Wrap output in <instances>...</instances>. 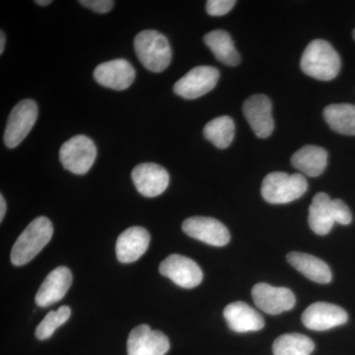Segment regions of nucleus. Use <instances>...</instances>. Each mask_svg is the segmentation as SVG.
Segmentation results:
<instances>
[{
  "instance_id": "f257e3e1",
  "label": "nucleus",
  "mask_w": 355,
  "mask_h": 355,
  "mask_svg": "<svg viewBox=\"0 0 355 355\" xmlns=\"http://www.w3.org/2000/svg\"><path fill=\"white\" fill-rule=\"evenodd\" d=\"M301 69L305 74L321 81L333 80L340 70V58L330 43L314 40L308 44L301 58Z\"/></svg>"
},
{
  "instance_id": "f03ea898",
  "label": "nucleus",
  "mask_w": 355,
  "mask_h": 355,
  "mask_svg": "<svg viewBox=\"0 0 355 355\" xmlns=\"http://www.w3.org/2000/svg\"><path fill=\"white\" fill-rule=\"evenodd\" d=\"M53 224L44 216L37 217L21 233L11 250L10 260L14 266H21L31 261L51 241Z\"/></svg>"
},
{
  "instance_id": "7ed1b4c3",
  "label": "nucleus",
  "mask_w": 355,
  "mask_h": 355,
  "mask_svg": "<svg viewBox=\"0 0 355 355\" xmlns=\"http://www.w3.org/2000/svg\"><path fill=\"white\" fill-rule=\"evenodd\" d=\"M135 50L141 64L149 71H164L172 60L169 41L164 35L154 30H146L137 35Z\"/></svg>"
},
{
  "instance_id": "20e7f679",
  "label": "nucleus",
  "mask_w": 355,
  "mask_h": 355,
  "mask_svg": "<svg viewBox=\"0 0 355 355\" xmlns=\"http://www.w3.org/2000/svg\"><path fill=\"white\" fill-rule=\"evenodd\" d=\"M307 189V180L302 174L273 172L263 179L261 196L266 202L284 205L302 197Z\"/></svg>"
},
{
  "instance_id": "39448f33",
  "label": "nucleus",
  "mask_w": 355,
  "mask_h": 355,
  "mask_svg": "<svg viewBox=\"0 0 355 355\" xmlns=\"http://www.w3.org/2000/svg\"><path fill=\"white\" fill-rule=\"evenodd\" d=\"M97 147L85 135H76L60 147V160L67 171L76 175L86 174L94 164Z\"/></svg>"
},
{
  "instance_id": "423d86ee",
  "label": "nucleus",
  "mask_w": 355,
  "mask_h": 355,
  "mask_svg": "<svg viewBox=\"0 0 355 355\" xmlns=\"http://www.w3.org/2000/svg\"><path fill=\"white\" fill-rule=\"evenodd\" d=\"M38 106L31 99H25L14 107L4 132V144L8 148H15L26 139L38 119Z\"/></svg>"
},
{
  "instance_id": "0eeeda50",
  "label": "nucleus",
  "mask_w": 355,
  "mask_h": 355,
  "mask_svg": "<svg viewBox=\"0 0 355 355\" xmlns=\"http://www.w3.org/2000/svg\"><path fill=\"white\" fill-rule=\"evenodd\" d=\"M219 71L214 67H197L184 74L174 85V92L184 99H198L216 87Z\"/></svg>"
},
{
  "instance_id": "6e6552de",
  "label": "nucleus",
  "mask_w": 355,
  "mask_h": 355,
  "mask_svg": "<svg viewBox=\"0 0 355 355\" xmlns=\"http://www.w3.org/2000/svg\"><path fill=\"white\" fill-rule=\"evenodd\" d=\"M159 272L178 286L186 289L200 286L203 279L202 268L195 261L177 254L167 257L160 263Z\"/></svg>"
},
{
  "instance_id": "1a4fd4ad",
  "label": "nucleus",
  "mask_w": 355,
  "mask_h": 355,
  "mask_svg": "<svg viewBox=\"0 0 355 355\" xmlns=\"http://www.w3.org/2000/svg\"><path fill=\"white\" fill-rule=\"evenodd\" d=\"M182 228L187 235L211 246L223 247L230 241L227 227L212 217H190L183 222Z\"/></svg>"
},
{
  "instance_id": "9d476101",
  "label": "nucleus",
  "mask_w": 355,
  "mask_h": 355,
  "mask_svg": "<svg viewBox=\"0 0 355 355\" xmlns=\"http://www.w3.org/2000/svg\"><path fill=\"white\" fill-rule=\"evenodd\" d=\"M252 297L259 309L270 315L291 310L296 302L295 295L291 289L268 284H256L252 289Z\"/></svg>"
},
{
  "instance_id": "9b49d317",
  "label": "nucleus",
  "mask_w": 355,
  "mask_h": 355,
  "mask_svg": "<svg viewBox=\"0 0 355 355\" xmlns=\"http://www.w3.org/2000/svg\"><path fill=\"white\" fill-rule=\"evenodd\" d=\"M170 349L167 336L148 324L135 327L128 338V355H165Z\"/></svg>"
},
{
  "instance_id": "f8f14e48",
  "label": "nucleus",
  "mask_w": 355,
  "mask_h": 355,
  "mask_svg": "<svg viewBox=\"0 0 355 355\" xmlns=\"http://www.w3.org/2000/svg\"><path fill=\"white\" fill-rule=\"evenodd\" d=\"M132 179L139 193L146 198L162 195L169 186V173L155 163H141L132 170Z\"/></svg>"
},
{
  "instance_id": "ddd939ff",
  "label": "nucleus",
  "mask_w": 355,
  "mask_h": 355,
  "mask_svg": "<svg viewBox=\"0 0 355 355\" xmlns=\"http://www.w3.org/2000/svg\"><path fill=\"white\" fill-rule=\"evenodd\" d=\"M243 112L254 135L260 139L270 137L275 128L272 105L266 95H253L243 105Z\"/></svg>"
},
{
  "instance_id": "4468645a",
  "label": "nucleus",
  "mask_w": 355,
  "mask_h": 355,
  "mask_svg": "<svg viewBox=\"0 0 355 355\" xmlns=\"http://www.w3.org/2000/svg\"><path fill=\"white\" fill-rule=\"evenodd\" d=\"M349 315L340 306L317 302L311 304L302 315V323L313 331H328L347 323Z\"/></svg>"
},
{
  "instance_id": "2eb2a0df",
  "label": "nucleus",
  "mask_w": 355,
  "mask_h": 355,
  "mask_svg": "<svg viewBox=\"0 0 355 355\" xmlns=\"http://www.w3.org/2000/svg\"><path fill=\"white\" fill-rule=\"evenodd\" d=\"M93 74L100 85L116 91L125 90L135 79V70L132 65L121 58L103 62L96 67Z\"/></svg>"
},
{
  "instance_id": "dca6fc26",
  "label": "nucleus",
  "mask_w": 355,
  "mask_h": 355,
  "mask_svg": "<svg viewBox=\"0 0 355 355\" xmlns=\"http://www.w3.org/2000/svg\"><path fill=\"white\" fill-rule=\"evenodd\" d=\"M72 284V273L67 266H58L49 273L37 292L36 304L48 307L62 300Z\"/></svg>"
},
{
  "instance_id": "f3484780",
  "label": "nucleus",
  "mask_w": 355,
  "mask_h": 355,
  "mask_svg": "<svg viewBox=\"0 0 355 355\" xmlns=\"http://www.w3.org/2000/svg\"><path fill=\"white\" fill-rule=\"evenodd\" d=\"M150 243L148 231L140 226H133L119 236L116 245L118 260L123 263H130L141 258Z\"/></svg>"
},
{
  "instance_id": "a211bd4d",
  "label": "nucleus",
  "mask_w": 355,
  "mask_h": 355,
  "mask_svg": "<svg viewBox=\"0 0 355 355\" xmlns=\"http://www.w3.org/2000/svg\"><path fill=\"white\" fill-rule=\"evenodd\" d=\"M223 315L229 328L236 333L260 331L265 327L260 313L242 301L226 306Z\"/></svg>"
},
{
  "instance_id": "6ab92c4d",
  "label": "nucleus",
  "mask_w": 355,
  "mask_h": 355,
  "mask_svg": "<svg viewBox=\"0 0 355 355\" xmlns=\"http://www.w3.org/2000/svg\"><path fill=\"white\" fill-rule=\"evenodd\" d=\"M310 228L317 235H327L335 225L336 214L334 200L327 193H318L313 198L308 217Z\"/></svg>"
},
{
  "instance_id": "aec40b11",
  "label": "nucleus",
  "mask_w": 355,
  "mask_h": 355,
  "mask_svg": "<svg viewBox=\"0 0 355 355\" xmlns=\"http://www.w3.org/2000/svg\"><path fill=\"white\" fill-rule=\"evenodd\" d=\"M286 260L308 279L321 284L331 282L330 266L317 257L309 254L299 253V252H291L287 254Z\"/></svg>"
},
{
  "instance_id": "412c9836",
  "label": "nucleus",
  "mask_w": 355,
  "mask_h": 355,
  "mask_svg": "<svg viewBox=\"0 0 355 355\" xmlns=\"http://www.w3.org/2000/svg\"><path fill=\"white\" fill-rule=\"evenodd\" d=\"M291 164L306 176L319 177L328 164V153L320 146H303L292 155Z\"/></svg>"
},
{
  "instance_id": "4be33fe9",
  "label": "nucleus",
  "mask_w": 355,
  "mask_h": 355,
  "mask_svg": "<svg viewBox=\"0 0 355 355\" xmlns=\"http://www.w3.org/2000/svg\"><path fill=\"white\" fill-rule=\"evenodd\" d=\"M205 44L214 53L216 60L228 67H236L241 62L239 53L236 50L234 42L224 30H214L207 33L203 38Z\"/></svg>"
},
{
  "instance_id": "5701e85b",
  "label": "nucleus",
  "mask_w": 355,
  "mask_h": 355,
  "mask_svg": "<svg viewBox=\"0 0 355 355\" xmlns=\"http://www.w3.org/2000/svg\"><path fill=\"white\" fill-rule=\"evenodd\" d=\"M324 118L335 132L355 135V105H330L324 110Z\"/></svg>"
},
{
  "instance_id": "b1692460",
  "label": "nucleus",
  "mask_w": 355,
  "mask_h": 355,
  "mask_svg": "<svg viewBox=\"0 0 355 355\" xmlns=\"http://www.w3.org/2000/svg\"><path fill=\"white\" fill-rule=\"evenodd\" d=\"M203 135L217 148H227L235 135V123L228 116H221L209 121L203 128Z\"/></svg>"
},
{
  "instance_id": "393cba45",
  "label": "nucleus",
  "mask_w": 355,
  "mask_h": 355,
  "mask_svg": "<svg viewBox=\"0 0 355 355\" xmlns=\"http://www.w3.org/2000/svg\"><path fill=\"white\" fill-rule=\"evenodd\" d=\"M314 349V342L301 334L280 336L272 345L273 355H310Z\"/></svg>"
},
{
  "instance_id": "a878e982",
  "label": "nucleus",
  "mask_w": 355,
  "mask_h": 355,
  "mask_svg": "<svg viewBox=\"0 0 355 355\" xmlns=\"http://www.w3.org/2000/svg\"><path fill=\"white\" fill-rule=\"evenodd\" d=\"M70 315H71V310L69 306H62L57 311H51L37 327V338L41 340L50 338L58 327L69 321Z\"/></svg>"
},
{
  "instance_id": "bb28decb",
  "label": "nucleus",
  "mask_w": 355,
  "mask_h": 355,
  "mask_svg": "<svg viewBox=\"0 0 355 355\" xmlns=\"http://www.w3.org/2000/svg\"><path fill=\"white\" fill-rule=\"evenodd\" d=\"M235 4V0H209L207 11L210 16H223L230 12Z\"/></svg>"
},
{
  "instance_id": "cd10ccee",
  "label": "nucleus",
  "mask_w": 355,
  "mask_h": 355,
  "mask_svg": "<svg viewBox=\"0 0 355 355\" xmlns=\"http://www.w3.org/2000/svg\"><path fill=\"white\" fill-rule=\"evenodd\" d=\"M335 207L336 222L342 225H349L352 221V214L349 207L340 198L334 200Z\"/></svg>"
},
{
  "instance_id": "c85d7f7f",
  "label": "nucleus",
  "mask_w": 355,
  "mask_h": 355,
  "mask_svg": "<svg viewBox=\"0 0 355 355\" xmlns=\"http://www.w3.org/2000/svg\"><path fill=\"white\" fill-rule=\"evenodd\" d=\"M79 3L97 13H108L113 9L114 2L112 0H81Z\"/></svg>"
},
{
  "instance_id": "c756f323",
  "label": "nucleus",
  "mask_w": 355,
  "mask_h": 355,
  "mask_svg": "<svg viewBox=\"0 0 355 355\" xmlns=\"http://www.w3.org/2000/svg\"><path fill=\"white\" fill-rule=\"evenodd\" d=\"M6 214V202L3 196H0V221L3 220Z\"/></svg>"
},
{
  "instance_id": "7c9ffc66",
  "label": "nucleus",
  "mask_w": 355,
  "mask_h": 355,
  "mask_svg": "<svg viewBox=\"0 0 355 355\" xmlns=\"http://www.w3.org/2000/svg\"><path fill=\"white\" fill-rule=\"evenodd\" d=\"M4 48H6V34L1 31L0 32V55L3 53Z\"/></svg>"
},
{
  "instance_id": "2f4dec72",
  "label": "nucleus",
  "mask_w": 355,
  "mask_h": 355,
  "mask_svg": "<svg viewBox=\"0 0 355 355\" xmlns=\"http://www.w3.org/2000/svg\"><path fill=\"white\" fill-rule=\"evenodd\" d=\"M36 3L41 6H46L51 4V0H37Z\"/></svg>"
},
{
  "instance_id": "473e14b6",
  "label": "nucleus",
  "mask_w": 355,
  "mask_h": 355,
  "mask_svg": "<svg viewBox=\"0 0 355 355\" xmlns=\"http://www.w3.org/2000/svg\"><path fill=\"white\" fill-rule=\"evenodd\" d=\"M352 35H354V41H355V29L354 30V33H352Z\"/></svg>"
}]
</instances>
